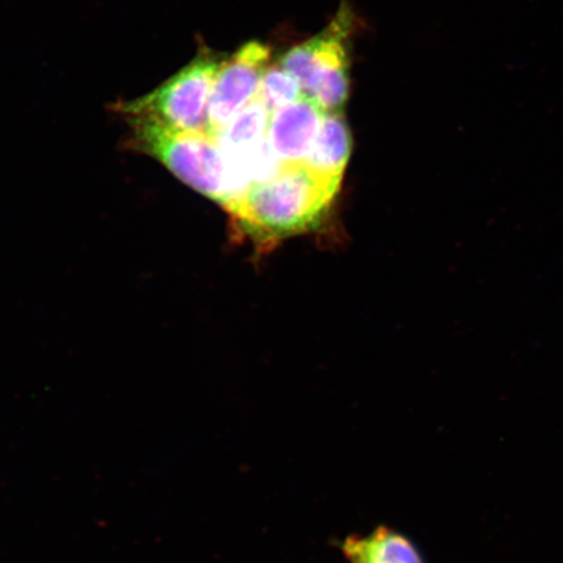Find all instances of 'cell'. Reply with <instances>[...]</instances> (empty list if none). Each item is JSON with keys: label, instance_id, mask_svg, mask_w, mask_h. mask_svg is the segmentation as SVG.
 <instances>
[{"label": "cell", "instance_id": "277c9868", "mask_svg": "<svg viewBox=\"0 0 563 563\" xmlns=\"http://www.w3.org/2000/svg\"><path fill=\"white\" fill-rule=\"evenodd\" d=\"M221 62L208 53L197 55L157 89L136 100L118 102L114 111L118 115L152 118L173 129L211 133L209 100Z\"/></svg>", "mask_w": 563, "mask_h": 563}, {"label": "cell", "instance_id": "8992f818", "mask_svg": "<svg viewBox=\"0 0 563 563\" xmlns=\"http://www.w3.org/2000/svg\"><path fill=\"white\" fill-rule=\"evenodd\" d=\"M323 114L325 112L306 96L272 112L266 140L282 166L306 164Z\"/></svg>", "mask_w": 563, "mask_h": 563}, {"label": "cell", "instance_id": "6da1fadb", "mask_svg": "<svg viewBox=\"0 0 563 563\" xmlns=\"http://www.w3.org/2000/svg\"><path fill=\"white\" fill-rule=\"evenodd\" d=\"M341 186V179L305 164L286 165L253 183L229 213L252 241L271 244L312 230L332 208Z\"/></svg>", "mask_w": 563, "mask_h": 563}, {"label": "cell", "instance_id": "52a82bcc", "mask_svg": "<svg viewBox=\"0 0 563 563\" xmlns=\"http://www.w3.org/2000/svg\"><path fill=\"white\" fill-rule=\"evenodd\" d=\"M341 549L349 563H426L410 539L387 526L377 527L367 537L351 534Z\"/></svg>", "mask_w": 563, "mask_h": 563}, {"label": "cell", "instance_id": "9c48e42d", "mask_svg": "<svg viewBox=\"0 0 563 563\" xmlns=\"http://www.w3.org/2000/svg\"><path fill=\"white\" fill-rule=\"evenodd\" d=\"M302 96L305 95L299 81L285 68L279 65L266 68L257 97L271 114L284 106L298 101Z\"/></svg>", "mask_w": 563, "mask_h": 563}, {"label": "cell", "instance_id": "5b68a950", "mask_svg": "<svg viewBox=\"0 0 563 563\" xmlns=\"http://www.w3.org/2000/svg\"><path fill=\"white\" fill-rule=\"evenodd\" d=\"M269 59V47L253 41L221 62L209 100V124L213 135L217 136L258 96Z\"/></svg>", "mask_w": 563, "mask_h": 563}, {"label": "cell", "instance_id": "7a4b0ae2", "mask_svg": "<svg viewBox=\"0 0 563 563\" xmlns=\"http://www.w3.org/2000/svg\"><path fill=\"white\" fill-rule=\"evenodd\" d=\"M129 124V145L157 159L186 186L228 211L241 197L227 153L217 136L173 129L152 118L122 115Z\"/></svg>", "mask_w": 563, "mask_h": 563}, {"label": "cell", "instance_id": "ba28073f", "mask_svg": "<svg viewBox=\"0 0 563 563\" xmlns=\"http://www.w3.org/2000/svg\"><path fill=\"white\" fill-rule=\"evenodd\" d=\"M352 153V135L342 111L323 114L306 166L329 178L343 179Z\"/></svg>", "mask_w": 563, "mask_h": 563}, {"label": "cell", "instance_id": "3957f363", "mask_svg": "<svg viewBox=\"0 0 563 563\" xmlns=\"http://www.w3.org/2000/svg\"><path fill=\"white\" fill-rule=\"evenodd\" d=\"M351 11L343 4L325 31L282 56L278 65L297 79L302 95L323 112L342 111L350 95Z\"/></svg>", "mask_w": 563, "mask_h": 563}]
</instances>
